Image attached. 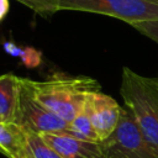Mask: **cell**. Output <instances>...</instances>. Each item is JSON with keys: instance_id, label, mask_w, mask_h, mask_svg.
I'll list each match as a JSON object with an SVG mask.
<instances>
[{"instance_id": "obj_3", "label": "cell", "mask_w": 158, "mask_h": 158, "mask_svg": "<svg viewBox=\"0 0 158 158\" xmlns=\"http://www.w3.org/2000/svg\"><path fill=\"white\" fill-rule=\"evenodd\" d=\"M60 10L106 15L131 26L158 20V0H59Z\"/></svg>"}, {"instance_id": "obj_4", "label": "cell", "mask_w": 158, "mask_h": 158, "mask_svg": "<svg viewBox=\"0 0 158 158\" xmlns=\"http://www.w3.org/2000/svg\"><path fill=\"white\" fill-rule=\"evenodd\" d=\"M100 146L104 158H158V151L144 138L130 111L123 107L115 131Z\"/></svg>"}, {"instance_id": "obj_15", "label": "cell", "mask_w": 158, "mask_h": 158, "mask_svg": "<svg viewBox=\"0 0 158 158\" xmlns=\"http://www.w3.org/2000/svg\"><path fill=\"white\" fill-rule=\"evenodd\" d=\"M157 80H158V75H157Z\"/></svg>"}, {"instance_id": "obj_16", "label": "cell", "mask_w": 158, "mask_h": 158, "mask_svg": "<svg viewBox=\"0 0 158 158\" xmlns=\"http://www.w3.org/2000/svg\"><path fill=\"white\" fill-rule=\"evenodd\" d=\"M32 158H33V156H32Z\"/></svg>"}, {"instance_id": "obj_14", "label": "cell", "mask_w": 158, "mask_h": 158, "mask_svg": "<svg viewBox=\"0 0 158 158\" xmlns=\"http://www.w3.org/2000/svg\"><path fill=\"white\" fill-rule=\"evenodd\" d=\"M9 0H0V21L6 16L9 11Z\"/></svg>"}, {"instance_id": "obj_2", "label": "cell", "mask_w": 158, "mask_h": 158, "mask_svg": "<svg viewBox=\"0 0 158 158\" xmlns=\"http://www.w3.org/2000/svg\"><path fill=\"white\" fill-rule=\"evenodd\" d=\"M120 94L144 138L158 151V80L123 67Z\"/></svg>"}, {"instance_id": "obj_11", "label": "cell", "mask_w": 158, "mask_h": 158, "mask_svg": "<svg viewBox=\"0 0 158 158\" xmlns=\"http://www.w3.org/2000/svg\"><path fill=\"white\" fill-rule=\"evenodd\" d=\"M26 136H27L28 148H30L33 158H63L40 135L31 132V131H26Z\"/></svg>"}, {"instance_id": "obj_8", "label": "cell", "mask_w": 158, "mask_h": 158, "mask_svg": "<svg viewBox=\"0 0 158 158\" xmlns=\"http://www.w3.org/2000/svg\"><path fill=\"white\" fill-rule=\"evenodd\" d=\"M0 149L9 158H32L26 131L16 122L0 121Z\"/></svg>"}, {"instance_id": "obj_9", "label": "cell", "mask_w": 158, "mask_h": 158, "mask_svg": "<svg viewBox=\"0 0 158 158\" xmlns=\"http://www.w3.org/2000/svg\"><path fill=\"white\" fill-rule=\"evenodd\" d=\"M19 95L20 78L11 73L0 75V121H15Z\"/></svg>"}, {"instance_id": "obj_10", "label": "cell", "mask_w": 158, "mask_h": 158, "mask_svg": "<svg viewBox=\"0 0 158 158\" xmlns=\"http://www.w3.org/2000/svg\"><path fill=\"white\" fill-rule=\"evenodd\" d=\"M68 133L81 138V139H86V141H93V142H100L99 137L96 135V131L88 116V114L85 112V110L83 109V111L72 121L69 122V128L67 131Z\"/></svg>"}, {"instance_id": "obj_6", "label": "cell", "mask_w": 158, "mask_h": 158, "mask_svg": "<svg viewBox=\"0 0 158 158\" xmlns=\"http://www.w3.org/2000/svg\"><path fill=\"white\" fill-rule=\"evenodd\" d=\"M84 110L96 131L99 141L101 142L115 131L120 121L122 107L115 99L96 90L88 94Z\"/></svg>"}, {"instance_id": "obj_1", "label": "cell", "mask_w": 158, "mask_h": 158, "mask_svg": "<svg viewBox=\"0 0 158 158\" xmlns=\"http://www.w3.org/2000/svg\"><path fill=\"white\" fill-rule=\"evenodd\" d=\"M23 80L40 102L67 122H72L83 111L89 93L100 90L96 80L84 75L57 73L44 80Z\"/></svg>"}, {"instance_id": "obj_13", "label": "cell", "mask_w": 158, "mask_h": 158, "mask_svg": "<svg viewBox=\"0 0 158 158\" xmlns=\"http://www.w3.org/2000/svg\"><path fill=\"white\" fill-rule=\"evenodd\" d=\"M132 27L137 30L139 33L144 35L146 37L151 38L156 43H158V20L154 21H142L133 23Z\"/></svg>"}, {"instance_id": "obj_7", "label": "cell", "mask_w": 158, "mask_h": 158, "mask_svg": "<svg viewBox=\"0 0 158 158\" xmlns=\"http://www.w3.org/2000/svg\"><path fill=\"white\" fill-rule=\"evenodd\" d=\"M63 158H104L100 142L78 138L68 132L40 135Z\"/></svg>"}, {"instance_id": "obj_12", "label": "cell", "mask_w": 158, "mask_h": 158, "mask_svg": "<svg viewBox=\"0 0 158 158\" xmlns=\"http://www.w3.org/2000/svg\"><path fill=\"white\" fill-rule=\"evenodd\" d=\"M41 16L48 17L59 11V0H16Z\"/></svg>"}, {"instance_id": "obj_5", "label": "cell", "mask_w": 158, "mask_h": 158, "mask_svg": "<svg viewBox=\"0 0 158 158\" xmlns=\"http://www.w3.org/2000/svg\"><path fill=\"white\" fill-rule=\"evenodd\" d=\"M14 122L37 135L67 132L69 128V122L52 112L33 96L23 78H20V95Z\"/></svg>"}]
</instances>
